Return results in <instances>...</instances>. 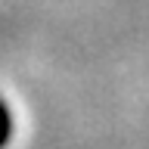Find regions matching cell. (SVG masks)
Listing matches in <instances>:
<instances>
[{
	"instance_id": "obj_1",
	"label": "cell",
	"mask_w": 149,
	"mask_h": 149,
	"mask_svg": "<svg viewBox=\"0 0 149 149\" xmlns=\"http://www.w3.org/2000/svg\"><path fill=\"white\" fill-rule=\"evenodd\" d=\"M9 137H13V112H9L6 102L0 100V149L9 143Z\"/></svg>"
}]
</instances>
